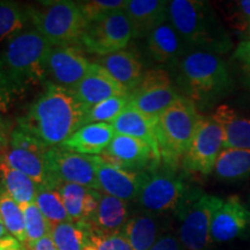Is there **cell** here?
<instances>
[{
  "label": "cell",
  "mask_w": 250,
  "mask_h": 250,
  "mask_svg": "<svg viewBox=\"0 0 250 250\" xmlns=\"http://www.w3.org/2000/svg\"><path fill=\"white\" fill-rule=\"evenodd\" d=\"M191 187L182 175L168 168L162 171H149L137 198L142 212L167 215L176 214Z\"/></svg>",
  "instance_id": "obj_8"
},
{
  "label": "cell",
  "mask_w": 250,
  "mask_h": 250,
  "mask_svg": "<svg viewBox=\"0 0 250 250\" xmlns=\"http://www.w3.org/2000/svg\"><path fill=\"white\" fill-rule=\"evenodd\" d=\"M100 156L109 164L136 171H145L149 166L155 167L160 162L148 144L118 133Z\"/></svg>",
  "instance_id": "obj_16"
},
{
  "label": "cell",
  "mask_w": 250,
  "mask_h": 250,
  "mask_svg": "<svg viewBox=\"0 0 250 250\" xmlns=\"http://www.w3.org/2000/svg\"><path fill=\"white\" fill-rule=\"evenodd\" d=\"M0 126H4V123H2V120H1V117H0Z\"/></svg>",
  "instance_id": "obj_45"
},
{
  "label": "cell",
  "mask_w": 250,
  "mask_h": 250,
  "mask_svg": "<svg viewBox=\"0 0 250 250\" xmlns=\"http://www.w3.org/2000/svg\"><path fill=\"white\" fill-rule=\"evenodd\" d=\"M0 221L4 225L9 235L14 236L19 241L26 245V230L24 218L21 206L5 191L0 190Z\"/></svg>",
  "instance_id": "obj_31"
},
{
  "label": "cell",
  "mask_w": 250,
  "mask_h": 250,
  "mask_svg": "<svg viewBox=\"0 0 250 250\" xmlns=\"http://www.w3.org/2000/svg\"><path fill=\"white\" fill-rule=\"evenodd\" d=\"M88 109L73 90L46 81L44 90L18 120V127L43 143L46 147L61 146L83 126Z\"/></svg>",
  "instance_id": "obj_1"
},
{
  "label": "cell",
  "mask_w": 250,
  "mask_h": 250,
  "mask_svg": "<svg viewBox=\"0 0 250 250\" xmlns=\"http://www.w3.org/2000/svg\"><path fill=\"white\" fill-rule=\"evenodd\" d=\"M6 144H7V139H6L5 126H0V145L6 146Z\"/></svg>",
  "instance_id": "obj_43"
},
{
  "label": "cell",
  "mask_w": 250,
  "mask_h": 250,
  "mask_svg": "<svg viewBox=\"0 0 250 250\" xmlns=\"http://www.w3.org/2000/svg\"><path fill=\"white\" fill-rule=\"evenodd\" d=\"M56 188L64 201L71 221L74 223L83 221V210H85V203L89 188L73 183H58Z\"/></svg>",
  "instance_id": "obj_33"
},
{
  "label": "cell",
  "mask_w": 250,
  "mask_h": 250,
  "mask_svg": "<svg viewBox=\"0 0 250 250\" xmlns=\"http://www.w3.org/2000/svg\"><path fill=\"white\" fill-rule=\"evenodd\" d=\"M81 13L87 22H95L102 20L115 12L125 8L126 0H83L77 1Z\"/></svg>",
  "instance_id": "obj_36"
},
{
  "label": "cell",
  "mask_w": 250,
  "mask_h": 250,
  "mask_svg": "<svg viewBox=\"0 0 250 250\" xmlns=\"http://www.w3.org/2000/svg\"><path fill=\"white\" fill-rule=\"evenodd\" d=\"M131 39L133 36L130 21L122 9L102 20L88 23L80 44L87 52L101 57L124 50Z\"/></svg>",
  "instance_id": "obj_10"
},
{
  "label": "cell",
  "mask_w": 250,
  "mask_h": 250,
  "mask_svg": "<svg viewBox=\"0 0 250 250\" xmlns=\"http://www.w3.org/2000/svg\"><path fill=\"white\" fill-rule=\"evenodd\" d=\"M28 21L27 7L14 1H0V43L23 30Z\"/></svg>",
  "instance_id": "obj_32"
},
{
  "label": "cell",
  "mask_w": 250,
  "mask_h": 250,
  "mask_svg": "<svg viewBox=\"0 0 250 250\" xmlns=\"http://www.w3.org/2000/svg\"><path fill=\"white\" fill-rule=\"evenodd\" d=\"M0 250H28L26 245L21 243L14 236L7 235L0 240Z\"/></svg>",
  "instance_id": "obj_42"
},
{
  "label": "cell",
  "mask_w": 250,
  "mask_h": 250,
  "mask_svg": "<svg viewBox=\"0 0 250 250\" xmlns=\"http://www.w3.org/2000/svg\"><path fill=\"white\" fill-rule=\"evenodd\" d=\"M156 120L146 116L145 114L129 104L124 111H122L114 121L110 122V124L116 131V133L140 139L148 144L155 155L159 158V160H161L158 139H156Z\"/></svg>",
  "instance_id": "obj_24"
},
{
  "label": "cell",
  "mask_w": 250,
  "mask_h": 250,
  "mask_svg": "<svg viewBox=\"0 0 250 250\" xmlns=\"http://www.w3.org/2000/svg\"><path fill=\"white\" fill-rule=\"evenodd\" d=\"M233 57L241 66L243 78H245L247 86L250 88V41L240 43L234 51Z\"/></svg>",
  "instance_id": "obj_39"
},
{
  "label": "cell",
  "mask_w": 250,
  "mask_h": 250,
  "mask_svg": "<svg viewBox=\"0 0 250 250\" xmlns=\"http://www.w3.org/2000/svg\"><path fill=\"white\" fill-rule=\"evenodd\" d=\"M124 11L133 39H147L156 27L169 20V1L164 0H126Z\"/></svg>",
  "instance_id": "obj_18"
},
{
  "label": "cell",
  "mask_w": 250,
  "mask_h": 250,
  "mask_svg": "<svg viewBox=\"0 0 250 250\" xmlns=\"http://www.w3.org/2000/svg\"><path fill=\"white\" fill-rule=\"evenodd\" d=\"M211 117L224 131V148L250 149V117L228 104L218 105Z\"/></svg>",
  "instance_id": "obj_25"
},
{
  "label": "cell",
  "mask_w": 250,
  "mask_h": 250,
  "mask_svg": "<svg viewBox=\"0 0 250 250\" xmlns=\"http://www.w3.org/2000/svg\"><path fill=\"white\" fill-rule=\"evenodd\" d=\"M52 46L36 29L21 30L0 51V107L46 83V59Z\"/></svg>",
  "instance_id": "obj_2"
},
{
  "label": "cell",
  "mask_w": 250,
  "mask_h": 250,
  "mask_svg": "<svg viewBox=\"0 0 250 250\" xmlns=\"http://www.w3.org/2000/svg\"><path fill=\"white\" fill-rule=\"evenodd\" d=\"M214 176L226 183H236L250 177V149L224 148L213 168Z\"/></svg>",
  "instance_id": "obj_27"
},
{
  "label": "cell",
  "mask_w": 250,
  "mask_h": 250,
  "mask_svg": "<svg viewBox=\"0 0 250 250\" xmlns=\"http://www.w3.org/2000/svg\"><path fill=\"white\" fill-rule=\"evenodd\" d=\"M181 93L166 70H149L144 73L139 85L130 93V105L146 116L158 118Z\"/></svg>",
  "instance_id": "obj_12"
},
{
  "label": "cell",
  "mask_w": 250,
  "mask_h": 250,
  "mask_svg": "<svg viewBox=\"0 0 250 250\" xmlns=\"http://www.w3.org/2000/svg\"><path fill=\"white\" fill-rule=\"evenodd\" d=\"M249 35H250V33H249Z\"/></svg>",
  "instance_id": "obj_46"
},
{
  "label": "cell",
  "mask_w": 250,
  "mask_h": 250,
  "mask_svg": "<svg viewBox=\"0 0 250 250\" xmlns=\"http://www.w3.org/2000/svg\"><path fill=\"white\" fill-rule=\"evenodd\" d=\"M196 105L181 95L156 120L155 131L160 158L175 169L182 161L202 120Z\"/></svg>",
  "instance_id": "obj_5"
},
{
  "label": "cell",
  "mask_w": 250,
  "mask_h": 250,
  "mask_svg": "<svg viewBox=\"0 0 250 250\" xmlns=\"http://www.w3.org/2000/svg\"><path fill=\"white\" fill-rule=\"evenodd\" d=\"M229 21L233 28L250 33V0L235 1L229 6Z\"/></svg>",
  "instance_id": "obj_38"
},
{
  "label": "cell",
  "mask_w": 250,
  "mask_h": 250,
  "mask_svg": "<svg viewBox=\"0 0 250 250\" xmlns=\"http://www.w3.org/2000/svg\"><path fill=\"white\" fill-rule=\"evenodd\" d=\"M224 148V131L212 117H202L181 165L187 173L210 175Z\"/></svg>",
  "instance_id": "obj_11"
},
{
  "label": "cell",
  "mask_w": 250,
  "mask_h": 250,
  "mask_svg": "<svg viewBox=\"0 0 250 250\" xmlns=\"http://www.w3.org/2000/svg\"><path fill=\"white\" fill-rule=\"evenodd\" d=\"M213 243L250 239V210L237 196L228 197L214 211L211 221Z\"/></svg>",
  "instance_id": "obj_13"
},
{
  "label": "cell",
  "mask_w": 250,
  "mask_h": 250,
  "mask_svg": "<svg viewBox=\"0 0 250 250\" xmlns=\"http://www.w3.org/2000/svg\"><path fill=\"white\" fill-rule=\"evenodd\" d=\"M171 68L181 95L199 110L214 108L234 89L227 64L219 55L190 50Z\"/></svg>",
  "instance_id": "obj_3"
},
{
  "label": "cell",
  "mask_w": 250,
  "mask_h": 250,
  "mask_svg": "<svg viewBox=\"0 0 250 250\" xmlns=\"http://www.w3.org/2000/svg\"><path fill=\"white\" fill-rule=\"evenodd\" d=\"M39 7H27L33 26L51 46H67L80 43L88 22L77 1L58 0L41 2Z\"/></svg>",
  "instance_id": "obj_6"
},
{
  "label": "cell",
  "mask_w": 250,
  "mask_h": 250,
  "mask_svg": "<svg viewBox=\"0 0 250 250\" xmlns=\"http://www.w3.org/2000/svg\"><path fill=\"white\" fill-rule=\"evenodd\" d=\"M24 218V230H26V246L35 243L51 234L52 226L42 214L35 203L24 206L22 208Z\"/></svg>",
  "instance_id": "obj_35"
},
{
  "label": "cell",
  "mask_w": 250,
  "mask_h": 250,
  "mask_svg": "<svg viewBox=\"0 0 250 250\" xmlns=\"http://www.w3.org/2000/svg\"><path fill=\"white\" fill-rule=\"evenodd\" d=\"M92 227V226H90ZM83 250H133L129 241L120 233H102L92 227L88 242Z\"/></svg>",
  "instance_id": "obj_37"
},
{
  "label": "cell",
  "mask_w": 250,
  "mask_h": 250,
  "mask_svg": "<svg viewBox=\"0 0 250 250\" xmlns=\"http://www.w3.org/2000/svg\"><path fill=\"white\" fill-rule=\"evenodd\" d=\"M35 204L52 227L58 224L71 221L64 201L56 187H40Z\"/></svg>",
  "instance_id": "obj_30"
},
{
  "label": "cell",
  "mask_w": 250,
  "mask_h": 250,
  "mask_svg": "<svg viewBox=\"0 0 250 250\" xmlns=\"http://www.w3.org/2000/svg\"><path fill=\"white\" fill-rule=\"evenodd\" d=\"M130 218L129 203L101 192L98 208L89 224L102 233H120Z\"/></svg>",
  "instance_id": "obj_26"
},
{
  "label": "cell",
  "mask_w": 250,
  "mask_h": 250,
  "mask_svg": "<svg viewBox=\"0 0 250 250\" xmlns=\"http://www.w3.org/2000/svg\"><path fill=\"white\" fill-rule=\"evenodd\" d=\"M26 247L28 250H58L51 235L44 236L43 239L39 240L37 242L31 243V245H27Z\"/></svg>",
  "instance_id": "obj_41"
},
{
  "label": "cell",
  "mask_w": 250,
  "mask_h": 250,
  "mask_svg": "<svg viewBox=\"0 0 250 250\" xmlns=\"http://www.w3.org/2000/svg\"><path fill=\"white\" fill-rule=\"evenodd\" d=\"M223 199L205 193L201 188L190 189L179 211V239L186 250H213L211 221Z\"/></svg>",
  "instance_id": "obj_7"
},
{
  "label": "cell",
  "mask_w": 250,
  "mask_h": 250,
  "mask_svg": "<svg viewBox=\"0 0 250 250\" xmlns=\"http://www.w3.org/2000/svg\"><path fill=\"white\" fill-rule=\"evenodd\" d=\"M149 250H186V248L180 241L179 235L168 232L165 233Z\"/></svg>",
  "instance_id": "obj_40"
},
{
  "label": "cell",
  "mask_w": 250,
  "mask_h": 250,
  "mask_svg": "<svg viewBox=\"0 0 250 250\" xmlns=\"http://www.w3.org/2000/svg\"><path fill=\"white\" fill-rule=\"evenodd\" d=\"M46 151H37L8 145L1 159L12 168L17 169L40 187H52L45 161Z\"/></svg>",
  "instance_id": "obj_23"
},
{
  "label": "cell",
  "mask_w": 250,
  "mask_h": 250,
  "mask_svg": "<svg viewBox=\"0 0 250 250\" xmlns=\"http://www.w3.org/2000/svg\"><path fill=\"white\" fill-rule=\"evenodd\" d=\"M169 21L190 50L224 55L233 42L210 2L199 0L169 1Z\"/></svg>",
  "instance_id": "obj_4"
},
{
  "label": "cell",
  "mask_w": 250,
  "mask_h": 250,
  "mask_svg": "<svg viewBox=\"0 0 250 250\" xmlns=\"http://www.w3.org/2000/svg\"><path fill=\"white\" fill-rule=\"evenodd\" d=\"M149 171H136L125 169L104 161L98 156L96 177L100 192L116 197L124 202H137Z\"/></svg>",
  "instance_id": "obj_15"
},
{
  "label": "cell",
  "mask_w": 250,
  "mask_h": 250,
  "mask_svg": "<svg viewBox=\"0 0 250 250\" xmlns=\"http://www.w3.org/2000/svg\"><path fill=\"white\" fill-rule=\"evenodd\" d=\"M129 104L130 93L104 100L89 109L83 125L90 123H110L122 111H124Z\"/></svg>",
  "instance_id": "obj_34"
},
{
  "label": "cell",
  "mask_w": 250,
  "mask_h": 250,
  "mask_svg": "<svg viewBox=\"0 0 250 250\" xmlns=\"http://www.w3.org/2000/svg\"><path fill=\"white\" fill-rule=\"evenodd\" d=\"M89 223L67 221L52 227L51 235L58 250H83L90 235Z\"/></svg>",
  "instance_id": "obj_29"
},
{
  "label": "cell",
  "mask_w": 250,
  "mask_h": 250,
  "mask_svg": "<svg viewBox=\"0 0 250 250\" xmlns=\"http://www.w3.org/2000/svg\"><path fill=\"white\" fill-rule=\"evenodd\" d=\"M147 49L153 61L170 67L190 51L169 20L156 27L147 36Z\"/></svg>",
  "instance_id": "obj_19"
},
{
  "label": "cell",
  "mask_w": 250,
  "mask_h": 250,
  "mask_svg": "<svg viewBox=\"0 0 250 250\" xmlns=\"http://www.w3.org/2000/svg\"><path fill=\"white\" fill-rule=\"evenodd\" d=\"M0 179L5 191L8 193L21 208L35 203L40 186L30 177L8 166L0 156Z\"/></svg>",
  "instance_id": "obj_28"
},
{
  "label": "cell",
  "mask_w": 250,
  "mask_h": 250,
  "mask_svg": "<svg viewBox=\"0 0 250 250\" xmlns=\"http://www.w3.org/2000/svg\"><path fill=\"white\" fill-rule=\"evenodd\" d=\"M96 64L101 65L127 93L139 85L145 73L138 57L126 50L98 57Z\"/></svg>",
  "instance_id": "obj_22"
},
{
  "label": "cell",
  "mask_w": 250,
  "mask_h": 250,
  "mask_svg": "<svg viewBox=\"0 0 250 250\" xmlns=\"http://www.w3.org/2000/svg\"><path fill=\"white\" fill-rule=\"evenodd\" d=\"M116 136L110 123H90L81 126L62 144L61 147L83 155L100 156Z\"/></svg>",
  "instance_id": "obj_20"
},
{
  "label": "cell",
  "mask_w": 250,
  "mask_h": 250,
  "mask_svg": "<svg viewBox=\"0 0 250 250\" xmlns=\"http://www.w3.org/2000/svg\"><path fill=\"white\" fill-rule=\"evenodd\" d=\"M45 161L52 187L58 183H73L100 191L96 177L98 156L79 154L55 146L48 148Z\"/></svg>",
  "instance_id": "obj_9"
},
{
  "label": "cell",
  "mask_w": 250,
  "mask_h": 250,
  "mask_svg": "<svg viewBox=\"0 0 250 250\" xmlns=\"http://www.w3.org/2000/svg\"><path fill=\"white\" fill-rule=\"evenodd\" d=\"M90 64L78 46H52L46 59V77L50 83L73 90L88 73Z\"/></svg>",
  "instance_id": "obj_14"
},
{
  "label": "cell",
  "mask_w": 250,
  "mask_h": 250,
  "mask_svg": "<svg viewBox=\"0 0 250 250\" xmlns=\"http://www.w3.org/2000/svg\"><path fill=\"white\" fill-rule=\"evenodd\" d=\"M7 235H9L7 229H6L4 225H2L1 221H0V240H2L5 236H7Z\"/></svg>",
  "instance_id": "obj_44"
},
{
  "label": "cell",
  "mask_w": 250,
  "mask_h": 250,
  "mask_svg": "<svg viewBox=\"0 0 250 250\" xmlns=\"http://www.w3.org/2000/svg\"><path fill=\"white\" fill-rule=\"evenodd\" d=\"M165 230V215L140 212L131 215L121 233L133 250H149Z\"/></svg>",
  "instance_id": "obj_21"
},
{
  "label": "cell",
  "mask_w": 250,
  "mask_h": 250,
  "mask_svg": "<svg viewBox=\"0 0 250 250\" xmlns=\"http://www.w3.org/2000/svg\"><path fill=\"white\" fill-rule=\"evenodd\" d=\"M77 99L88 109L114 96L129 94L101 65L92 62L88 73L73 89Z\"/></svg>",
  "instance_id": "obj_17"
}]
</instances>
